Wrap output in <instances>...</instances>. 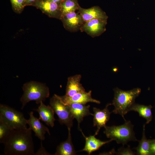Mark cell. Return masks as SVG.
Listing matches in <instances>:
<instances>
[{
  "label": "cell",
  "instance_id": "obj_5",
  "mask_svg": "<svg viewBox=\"0 0 155 155\" xmlns=\"http://www.w3.org/2000/svg\"><path fill=\"white\" fill-rule=\"evenodd\" d=\"M0 119L12 130L27 128V120L21 112L6 105L0 104Z\"/></svg>",
  "mask_w": 155,
  "mask_h": 155
},
{
  "label": "cell",
  "instance_id": "obj_17",
  "mask_svg": "<svg viewBox=\"0 0 155 155\" xmlns=\"http://www.w3.org/2000/svg\"><path fill=\"white\" fill-rule=\"evenodd\" d=\"M85 140V144L84 148L80 152L85 151L88 155H90L92 152L98 150L102 146L112 141V139L109 140L103 141L97 139L95 135H90L88 137L86 136L82 131L80 130Z\"/></svg>",
  "mask_w": 155,
  "mask_h": 155
},
{
  "label": "cell",
  "instance_id": "obj_4",
  "mask_svg": "<svg viewBox=\"0 0 155 155\" xmlns=\"http://www.w3.org/2000/svg\"><path fill=\"white\" fill-rule=\"evenodd\" d=\"M104 127V133L106 137L116 141L118 144L124 145L130 141H138L135 136L133 125L130 121L126 120L124 124L120 125H106Z\"/></svg>",
  "mask_w": 155,
  "mask_h": 155
},
{
  "label": "cell",
  "instance_id": "obj_22",
  "mask_svg": "<svg viewBox=\"0 0 155 155\" xmlns=\"http://www.w3.org/2000/svg\"><path fill=\"white\" fill-rule=\"evenodd\" d=\"M12 130L9 126L0 119V143H3L5 139Z\"/></svg>",
  "mask_w": 155,
  "mask_h": 155
},
{
  "label": "cell",
  "instance_id": "obj_6",
  "mask_svg": "<svg viewBox=\"0 0 155 155\" xmlns=\"http://www.w3.org/2000/svg\"><path fill=\"white\" fill-rule=\"evenodd\" d=\"M50 105L57 115L59 122L64 125L68 129H71L74 119L68 106L65 104L60 96L54 94L50 100Z\"/></svg>",
  "mask_w": 155,
  "mask_h": 155
},
{
  "label": "cell",
  "instance_id": "obj_16",
  "mask_svg": "<svg viewBox=\"0 0 155 155\" xmlns=\"http://www.w3.org/2000/svg\"><path fill=\"white\" fill-rule=\"evenodd\" d=\"M34 111L39 114V119L44 122L47 125L52 127L54 126L55 120L54 117L55 113L50 105L46 106L42 102Z\"/></svg>",
  "mask_w": 155,
  "mask_h": 155
},
{
  "label": "cell",
  "instance_id": "obj_2",
  "mask_svg": "<svg viewBox=\"0 0 155 155\" xmlns=\"http://www.w3.org/2000/svg\"><path fill=\"white\" fill-rule=\"evenodd\" d=\"M113 90L114 97L111 105L114 108L112 112L121 115L125 121L124 116L129 112L130 107L135 103L136 98L140 94L141 89L136 88L125 91L116 88Z\"/></svg>",
  "mask_w": 155,
  "mask_h": 155
},
{
  "label": "cell",
  "instance_id": "obj_12",
  "mask_svg": "<svg viewBox=\"0 0 155 155\" xmlns=\"http://www.w3.org/2000/svg\"><path fill=\"white\" fill-rule=\"evenodd\" d=\"M63 103L66 105H69L73 103H77L86 104L89 102H94L98 104L100 103L98 100L93 98L92 97V91L88 92L78 93L71 97L65 95L60 96Z\"/></svg>",
  "mask_w": 155,
  "mask_h": 155
},
{
  "label": "cell",
  "instance_id": "obj_20",
  "mask_svg": "<svg viewBox=\"0 0 155 155\" xmlns=\"http://www.w3.org/2000/svg\"><path fill=\"white\" fill-rule=\"evenodd\" d=\"M138 142V146L135 148L136 154L140 155L150 154V141L147 139L145 135V124L143 126L142 138Z\"/></svg>",
  "mask_w": 155,
  "mask_h": 155
},
{
  "label": "cell",
  "instance_id": "obj_18",
  "mask_svg": "<svg viewBox=\"0 0 155 155\" xmlns=\"http://www.w3.org/2000/svg\"><path fill=\"white\" fill-rule=\"evenodd\" d=\"M68 136L65 141L61 142L57 147L55 155H74L75 151L71 140V129H68Z\"/></svg>",
  "mask_w": 155,
  "mask_h": 155
},
{
  "label": "cell",
  "instance_id": "obj_1",
  "mask_svg": "<svg viewBox=\"0 0 155 155\" xmlns=\"http://www.w3.org/2000/svg\"><path fill=\"white\" fill-rule=\"evenodd\" d=\"M32 130L29 128L13 129L5 139V155H34Z\"/></svg>",
  "mask_w": 155,
  "mask_h": 155
},
{
  "label": "cell",
  "instance_id": "obj_14",
  "mask_svg": "<svg viewBox=\"0 0 155 155\" xmlns=\"http://www.w3.org/2000/svg\"><path fill=\"white\" fill-rule=\"evenodd\" d=\"M67 105L69 107L73 117L78 122V129L79 130L81 129L80 124L83 121L84 118L90 115L93 116V114L90 111V105H86L77 103H73Z\"/></svg>",
  "mask_w": 155,
  "mask_h": 155
},
{
  "label": "cell",
  "instance_id": "obj_23",
  "mask_svg": "<svg viewBox=\"0 0 155 155\" xmlns=\"http://www.w3.org/2000/svg\"><path fill=\"white\" fill-rule=\"evenodd\" d=\"M12 9L15 13L20 14L26 6L25 0H10Z\"/></svg>",
  "mask_w": 155,
  "mask_h": 155
},
{
  "label": "cell",
  "instance_id": "obj_11",
  "mask_svg": "<svg viewBox=\"0 0 155 155\" xmlns=\"http://www.w3.org/2000/svg\"><path fill=\"white\" fill-rule=\"evenodd\" d=\"M30 118L27 120V123L29 126V128L33 131L35 135L41 141L45 140V135L47 132L49 135L50 133L48 127L44 126L40 121V119L35 117L32 111L29 113Z\"/></svg>",
  "mask_w": 155,
  "mask_h": 155
},
{
  "label": "cell",
  "instance_id": "obj_21",
  "mask_svg": "<svg viewBox=\"0 0 155 155\" xmlns=\"http://www.w3.org/2000/svg\"><path fill=\"white\" fill-rule=\"evenodd\" d=\"M60 7L62 16L68 13L78 10L80 6L78 0H63L61 2Z\"/></svg>",
  "mask_w": 155,
  "mask_h": 155
},
{
  "label": "cell",
  "instance_id": "obj_15",
  "mask_svg": "<svg viewBox=\"0 0 155 155\" xmlns=\"http://www.w3.org/2000/svg\"><path fill=\"white\" fill-rule=\"evenodd\" d=\"M82 76L77 74L68 78L66 86L65 96L71 97L80 92H85V90L80 83Z\"/></svg>",
  "mask_w": 155,
  "mask_h": 155
},
{
  "label": "cell",
  "instance_id": "obj_3",
  "mask_svg": "<svg viewBox=\"0 0 155 155\" xmlns=\"http://www.w3.org/2000/svg\"><path fill=\"white\" fill-rule=\"evenodd\" d=\"M22 89L24 93L20 99L22 109L31 101H34L36 104H40L44 101L50 95L48 87L44 84L36 81L25 83Z\"/></svg>",
  "mask_w": 155,
  "mask_h": 155
},
{
  "label": "cell",
  "instance_id": "obj_28",
  "mask_svg": "<svg viewBox=\"0 0 155 155\" xmlns=\"http://www.w3.org/2000/svg\"><path fill=\"white\" fill-rule=\"evenodd\" d=\"M49 1L53 2L56 3H60L63 0H44Z\"/></svg>",
  "mask_w": 155,
  "mask_h": 155
},
{
  "label": "cell",
  "instance_id": "obj_13",
  "mask_svg": "<svg viewBox=\"0 0 155 155\" xmlns=\"http://www.w3.org/2000/svg\"><path fill=\"white\" fill-rule=\"evenodd\" d=\"M78 11L85 22L95 19L107 22L108 16L98 6H94L88 9L80 7Z\"/></svg>",
  "mask_w": 155,
  "mask_h": 155
},
{
  "label": "cell",
  "instance_id": "obj_19",
  "mask_svg": "<svg viewBox=\"0 0 155 155\" xmlns=\"http://www.w3.org/2000/svg\"><path fill=\"white\" fill-rule=\"evenodd\" d=\"M152 108L151 105L146 106L135 103L130 107L129 111H133L138 113L140 116L146 119V124H148L152 120Z\"/></svg>",
  "mask_w": 155,
  "mask_h": 155
},
{
  "label": "cell",
  "instance_id": "obj_7",
  "mask_svg": "<svg viewBox=\"0 0 155 155\" xmlns=\"http://www.w3.org/2000/svg\"><path fill=\"white\" fill-rule=\"evenodd\" d=\"M60 3L44 0H38L32 6L40 9L50 18L60 20L62 14L60 7Z\"/></svg>",
  "mask_w": 155,
  "mask_h": 155
},
{
  "label": "cell",
  "instance_id": "obj_27",
  "mask_svg": "<svg viewBox=\"0 0 155 155\" xmlns=\"http://www.w3.org/2000/svg\"><path fill=\"white\" fill-rule=\"evenodd\" d=\"M38 0H25V5L32 6L33 4Z\"/></svg>",
  "mask_w": 155,
  "mask_h": 155
},
{
  "label": "cell",
  "instance_id": "obj_8",
  "mask_svg": "<svg viewBox=\"0 0 155 155\" xmlns=\"http://www.w3.org/2000/svg\"><path fill=\"white\" fill-rule=\"evenodd\" d=\"M63 26L67 30L71 32L78 31L85 23L81 16L75 11L67 13L60 19Z\"/></svg>",
  "mask_w": 155,
  "mask_h": 155
},
{
  "label": "cell",
  "instance_id": "obj_26",
  "mask_svg": "<svg viewBox=\"0 0 155 155\" xmlns=\"http://www.w3.org/2000/svg\"><path fill=\"white\" fill-rule=\"evenodd\" d=\"M150 141L151 154H155V140Z\"/></svg>",
  "mask_w": 155,
  "mask_h": 155
},
{
  "label": "cell",
  "instance_id": "obj_24",
  "mask_svg": "<svg viewBox=\"0 0 155 155\" xmlns=\"http://www.w3.org/2000/svg\"><path fill=\"white\" fill-rule=\"evenodd\" d=\"M135 154L129 146L126 148L121 147L118 149L116 152V154L119 155H134Z\"/></svg>",
  "mask_w": 155,
  "mask_h": 155
},
{
  "label": "cell",
  "instance_id": "obj_9",
  "mask_svg": "<svg viewBox=\"0 0 155 155\" xmlns=\"http://www.w3.org/2000/svg\"><path fill=\"white\" fill-rule=\"evenodd\" d=\"M107 22L99 19H93L85 22L80 30L93 37L98 36L106 31Z\"/></svg>",
  "mask_w": 155,
  "mask_h": 155
},
{
  "label": "cell",
  "instance_id": "obj_25",
  "mask_svg": "<svg viewBox=\"0 0 155 155\" xmlns=\"http://www.w3.org/2000/svg\"><path fill=\"white\" fill-rule=\"evenodd\" d=\"M42 141H41L40 147L37 152L35 153L34 155H51L43 147Z\"/></svg>",
  "mask_w": 155,
  "mask_h": 155
},
{
  "label": "cell",
  "instance_id": "obj_10",
  "mask_svg": "<svg viewBox=\"0 0 155 155\" xmlns=\"http://www.w3.org/2000/svg\"><path fill=\"white\" fill-rule=\"evenodd\" d=\"M111 105V103L107 104L105 108L102 110L96 107L93 108V126L97 127L94 135L95 136L98 134L102 127H104L106 125V123L110 119L111 113L110 112L108 107Z\"/></svg>",
  "mask_w": 155,
  "mask_h": 155
}]
</instances>
